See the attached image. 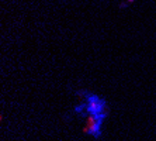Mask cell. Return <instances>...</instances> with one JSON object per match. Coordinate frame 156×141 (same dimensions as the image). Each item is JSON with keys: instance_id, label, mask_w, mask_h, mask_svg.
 Returning a JSON list of instances; mask_svg holds the SVG:
<instances>
[{"instance_id": "obj_2", "label": "cell", "mask_w": 156, "mask_h": 141, "mask_svg": "<svg viewBox=\"0 0 156 141\" xmlns=\"http://www.w3.org/2000/svg\"><path fill=\"white\" fill-rule=\"evenodd\" d=\"M104 117L94 116V114H87L86 124L83 127V133L87 135H93L94 138L101 137V124Z\"/></svg>"}, {"instance_id": "obj_1", "label": "cell", "mask_w": 156, "mask_h": 141, "mask_svg": "<svg viewBox=\"0 0 156 141\" xmlns=\"http://www.w3.org/2000/svg\"><path fill=\"white\" fill-rule=\"evenodd\" d=\"M83 109L87 114H94V116H101V117H107L108 116V110H107V103L103 100L101 98H98L96 95H90L87 93L86 100L82 106L76 107V112H80Z\"/></svg>"}]
</instances>
